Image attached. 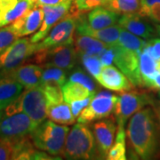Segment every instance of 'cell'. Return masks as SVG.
<instances>
[{"instance_id":"cell-31","label":"cell","mask_w":160,"mask_h":160,"mask_svg":"<svg viewBox=\"0 0 160 160\" xmlns=\"http://www.w3.org/2000/svg\"><path fill=\"white\" fill-rule=\"evenodd\" d=\"M81 62L86 70L95 79H97L102 69V64L98 55L79 54Z\"/></svg>"},{"instance_id":"cell-40","label":"cell","mask_w":160,"mask_h":160,"mask_svg":"<svg viewBox=\"0 0 160 160\" xmlns=\"http://www.w3.org/2000/svg\"><path fill=\"white\" fill-rule=\"evenodd\" d=\"M149 88H151L153 90H157V91H160V73L158 74L152 81L149 84Z\"/></svg>"},{"instance_id":"cell-43","label":"cell","mask_w":160,"mask_h":160,"mask_svg":"<svg viewBox=\"0 0 160 160\" xmlns=\"http://www.w3.org/2000/svg\"><path fill=\"white\" fill-rule=\"evenodd\" d=\"M28 1H29L30 3H32L33 5L36 6V4H37V1H38V0H28Z\"/></svg>"},{"instance_id":"cell-12","label":"cell","mask_w":160,"mask_h":160,"mask_svg":"<svg viewBox=\"0 0 160 160\" xmlns=\"http://www.w3.org/2000/svg\"><path fill=\"white\" fill-rule=\"evenodd\" d=\"M114 63L133 86H143L140 74L139 57L141 52L132 51L118 45L114 46Z\"/></svg>"},{"instance_id":"cell-24","label":"cell","mask_w":160,"mask_h":160,"mask_svg":"<svg viewBox=\"0 0 160 160\" xmlns=\"http://www.w3.org/2000/svg\"><path fill=\"white\" fill-rule=\"evenodd\" d=\"M34 6L35 5L28 0H18L16 6L12 8L11 10L6 12L0 11V28L10 25L18 18L22 16L27 12L32 9Z\"/></svg>"},{"instance_id":"cell-32","label":"cell","mask_w":160,"mask_h":160,"mask_svg":"<svg viewBox=\"0 0 160 160\" xmlns=\"http://www.w3.org/2000/svg\"><path fill=\"white\" fill-rule=\"evenodd\" d=\"M20 38L10 25L0 28V56Z\"/></svg>"},{"instance_id":"cell-17","label":"cell","mask_w":160,"mask_h":160,"mask_svg":"<svg viewBox=\"0 0 160 160\" xmlns=\"http://www.w3.org/2000/svg\"><path fill=\"white\" fill-rule=\"evenodd\" d=\"M96 80L103 87L111 91H129L133 87L132 83L126 78V75L112 65L102 66Z\"/></svg>"},{"instance_id":"cell-29","label":"cell","mask_w":160,"mask_h":160,"mask_svg":"<svg viewBox=\"0 0 160 160\" xmlns=\"http://www.w3.org/2000/svg\"><path fill=\"white\" fill-rule=\"evenodd\" d=\"M138 14L160 24V0H140Z\"/></svg>"},{"instance_id":"cell-3","label":"cell","mask_w":160,"mask_h":160,"mask_svg":"<svg viewBox=\"0 0 160 160\" xmlns=\"http://www.w3.org/2000/svg\"><path fill=\"white\" fill-rule=\"evenodd\" d=\"M69 129L67 126H59L51 120H45L30 133L35 147L52 156L62 155V150Z\"/></svg>"},{"instance_id":"cell-34","label":"cell","mask_w":160,"mask_h":160,"mask_svg":"<svg viewBox=\"0 0 160 160\" xmlns=\"http://www.w3.org/2000/svg\"><path fill=\"white\" fill-rule=\"evenodd\" d=\"M17 138H0V160L13 159Z\"/></svg>"},{"instance_id":"cell-23","label":"cell","mask_w":160,"mask_h":160,"mask_svg":"<svg viewBox=\"0 0 160 160\" xmlns=\"http://www.w3.org/2000/svg\"><path fill=\"white\" fill-rule=\"evenodd\" d=\"M47 118L56 124L65 125V126L73 125L76 121V118L72 113L69 104L65 102L48 106Z\"/></svg>"},{"instance_id":"cell-27","label":"cell","mask_w":160,"mask_h":160,"mask_svg":"<svg viewBox=\"0 0 160 160\" xmlns=\"http://www.w3.org/2000/svg\"><path fill=\"white\" fill-rule=\"evenodd\" d=\"M147 43V40L132 34L126 29H121L120 30L119 38L117 45L122 46L124 48L132 50V51L142 52L143 47Z\"/></svg>"},{"instance_id":"cell-1","label":"cell","mask_w":160,"mask_h":160,"mask_svg":"<svg viewBox=\"0 0 160 160\" xmlns=\"http://www.w3.org/2000/svg\"><path fill=\"white\" fill-rule=\"evenodd\" d=\"M158 123L152 108H143L131 117L126 137L132 150L142 159H149L159 145Z\"/></svg>"},{"instance_id":"cell-16","label":"cell","mask_w":160,"mask_h":160,"mask_svg":"<svg viewBox=\"0 0 160 160\" xmlns=\"http://www.w3.org/2000/svg\"><path fill=\"white\" fill-rule=\"evenodd\" d=\"M121 27L118 24L108 27L105 29H92L91 28L83 18V13L78 16V25L76 32L82 35H86L94 38L102 42L107 44L108 46H115L118 44L119 38Z\"/></svg>"},{"instance_id":"cell-20","label":"cell","mask_w":160,"mask_h":160,"mask_svg":"<svg viewBox=\"0 0 160 160\" xmlns=\"http://www.w3.org/2000/svg\"><path fill=\"white\" fill-rule=\"evenodd\" d=\"M119 17L118 13L104 6H100L92 9L88 12L86 15H84L83 13V18L86 22L92 29H105L118 24Z\"/></svg>"},{"instance_id":"cell-38","label":"cell","mask_w":160,"mask_h":160,"mask_svg":"<svg viewBox=\"0 0 160 160\" xmlns=\"http://www.w3.org/2000/svg\"><path fill=\"white\" fill-rule=\"evenodd\" d=\"M73 0H38L36 6H57L67 2H72Z\"/></svg>"},{"instance_id":"cell-15","label":"cell","mask_w":160,"mask_h":160,"mask_svg":"<svg viewBox=\"0 0 160 160\" xmlns=\"http://www.w3.org/2000/svg\"><path fill=\"white\" fill-rule=\"evenodd\" d=\"M44 19V9L42 6H35L22 16L10 24L19 38L34 34L39 29Z\"/></svg>"},{"instance_id":"cell-9","label":"cell","mask_w":160,"mask_h":160,"mask_svg":"<svg viewBox=\"0 0 160 160\" xmlns=\"http://www.w3.org/2000/svg\"><path fill=\"white\" fill-rule=\"evenodd\" d=\"M36 52V43H32L30 38H18L0 56V73L6 74L10 72L33 56Z\"/></svg>"},{"instance_id":"cell-25","label":"cell","mask_w":160,"mask_h":160,"mask_svg":"<svg viewBox=\"0 0 160 160\" xmlns=\"http://www.w3.org/2000/svg\"><path fill=\"white\" fill-rule=\"evenodd\" d=\"M116 140L109 149L107 159L126 160V132L125 126H117Z\"/></svg>"},{"instance_id":"cell-30","label":"cell","mask_w":160,"mask_h":160,"mask_svg":"<svg viewBox=\"0 0 160 160\" xmlns=\"http://www.w3.org/2000/svg\"><path fill=\"white\" fill-rule=\"evenodd\" d=\"M108 0H73L70 8V12L75 16L88 12L94 8L105 6Z\"/></svg>"},{"instance_id":"cell-11","label":"cell","mask_w":160,"mask_h":160,"mask_svg":"<svg viewBox=\"0 0 160 160\" xmlns=\"http://www.w3.org/2000/svg\"><path fill=\"white\" fill-rule=\"evenodd\" d=\"M95 92V83L90 76L83 72L81 69L74 71L62 86L63 99L67 103L93 96Z\"/></svg>"},{"instance_id":"cell-35","label":"cell","mask_w":160,"mask_h":160,"mask_svg":"<svg viewBox=\"0 0 160 160\" xmlns=\"http://www.w3.org/2000/svg\"><path fill=\"white\" fill-rule=\"evenodd\" d=\"M143 48L149 52L156 60L160 61V38L148 40Z\"/></svg>"},{"instance_id":"cell-7","label":"cell","mask_w":160,"mask_h":160,"mask_svg":"<svg viewBox=\"0 0 160 160\" xmlns=\"http://www.w3.org/2000/svg\"><path fill=\"white\" fill-rule=\"evenodd\" d=\"M154 100L145 92H121L114 109L118 126H125L126 121L145 106L152 105Z\"/></svg>"},{"instance_id":"cell-36","label":"cell","mask_w":160,"mask_h":160,"mask_svg":"<svg viewBox=\"0 0 160 160\" xmlns=\"http://www.w3.org/2000/svg\"><path fill=\"white\" fill-rule=\"evenodd\" d=\"M92 97V96H89V97H86L85 99L74 101V102H71L69 103V105H70V108H71L72 113L75 116V118H78L81 114V112L84 110V109H86V107L88 106Z\"/></svg>"},{"instance_id":"cell-42","label":"cell","mask_w":160,"mask_h":160,"mask_svg":"<svg viewBox=\"0 0 160 160\" xmlns=\"http://www.w3.org/2000/svg\"><path fill=\"white\" fill-rule=\"evenodd\" d=\"M155 29H156V32H157V34L160 37V24H157L156 26H155Z\"/></svg>"},{"instance_id":"cell-19","label":"cell","mask_w":160,"mask_h":160,"mask_svg":"<svg viewBox=\"0 0 160 160\" xmlns=\"http://www.w3.org/2000/svg\"><path fill=\"white\" fill-rule=\"evenodd\" d=\"M6 74L17 80L24 89H29L41 85L43 69L37 64H22Z\"/></svg>"},{"instance_id":"cell-5","label":"cell","mask_w":160,"mask_h":160,"mask_svg":"<svg viewBox=\"0 0 160 160\" xmlns=\"http://www.w3.org/2000/svg\"><path fill=\"white\" fill-rule=\"evenodd\" d=\"M78 52L73 44L54 46L37 51L33 54L34 61L42 67H57L70 70L75 67Z\"/></svg>"},{"instance_id":"cell-39","label":"cell","mask_w":160,"mask_h":160,"mask_svg":"<svg viewBox=\"0 0 160 160\" xmlns=\"http://www.w3.org/2000/svg\"><path fill=\"white\" fill-rule=\"evenodd\" d=\"M18 0H0V11H9L16 6Z\"/></svg>"},{"instance_id":"cell-37","label":"cell","mask_w":160,"mask_h":160,"mask_svg":"<svg viewBox=\"0 0 160 160\" xmlns=\"http://www.w3.org/2000/svg\"><path fill=\"white\" fill-rule=\"evenodd\" d=\"M114 46H108L104 51L99 55L100 61L102 66H109L114 62Z\"/></svg>"},{"instance_id":"cell-8","label":"cell","mask_w":160,"mask_h":160,"mask_svg":"<svg viewBox=\"0 0 160 160\" xmlns=\"http://www.w3.org/2000/svg\"><path fill=\"white\" fill-rule=\"evenodd\" d=\"M78 25V16L70 12L58 22L43 40L36 43L37 51L54 46L73 44L74 35Z\"/></svg>"},{"instance_id":"cell-41","label":"cell","mask_w":160,"mask_h":160,"mask_svg":"<svg viewBox=\"0 0 160 160\" xmlns=\"http://www.w3.org/2000/svg\"><path fill=\"white\" fill-rule=\"evenodd\" d=\"M152 109L154 111L155 116H156V118H157V121L158 123V125L160 126V102H157V101H154L152 105Z\"/></svg>"},{"instance_id":"cell-28","label":"cell","mask_w":160,"mask_h":160,"mask_svg":"<svg viewBox=\"0 0 160 160\" xmlns=\"http://www.w3.org/2000/svg\"><path fill=\"white\" fill-rule=\"evenodd\" d=\"M66 82V70L57 67H46L43 70L41 86L57 85L62 86Z\"/></svg>"},{"instance_id":"cell-22","label":"cell","mask_w":160,"mask_h":160,"mask_svg":"<svg viewBox=\"0 0 160 160\" xmlns=\"http://www.w3.org/2000/svg\"><path fill=\"white\" fill-rule=\"evenodd\" d=\"M74 46L79 54L100 55L108 46L107 44L86 35L75 33Z\"/></svg>"},{"instance_id":"cell-4","label":"cell","mask_w":160,"mask_h":160,"mask_svg":"<svg viewBox=\"0 0 160 160\" xmlns=\"http://www.w3.org/2000/svg\"><path fill=\"white\" fill-rule=\"evenodd\" d=\"M37 127L29 116L19 110L14 102L0 110V138H17L30 134Z\"/></svg>"},{"instance_id":"cell-2","label":"cell","mask_w":160,"mask_h":160,"mask_svg":"<svg viewBox=\"0 0 160 160\" xmlns=\"http://www.w3.org/2000/svg\"><path fill=\"white\" fill-rule=\"evenodd\" d=\"M62 156L67 159L74 160L99 158L93 133L86 124L78 122L69 131L63 147Z\"/></svg>"},{"instance_id":"cell-33","label":"cell","mask_w":160,"mask_h":160,"mask_svg":"<svg viewBox=\"0 0 160 160\" xmlns=\"http://www.w3.org/2000/svg\"><path fill=\"white\" fill-rule=\"evenodd\" d=\"M47 102V107L64 102L62 86L57 85H46L42 86Z\"/></svg>"},{"instance_id":"cell-21","label":"cell","mask_w":160,"mask_h":160,"mask_svg":"<svg viewBox=\"0 0 160 160\" xmlns=\"http://www.w3.org/2000/svg\"><path fill=\"white\" fill-rule=\"evenodd\" d=\"M24 87L7 74H0V110L13 102L23 92Z\"/></svg>"},{"instance_id":"cell-44","label":"cell","mask_w":160,"mask_h":160,"mask_svg":"<svg viewBox=\"0 0 160 160\" xmlns=\"http://www.w3.org/2000/svg\"><path fill=\"white\" fill-rule=\"evenodd\" d=\"M158 96H159V98H160V91H159V92H158Z\"/></svg>"},{"instance_id":"cell-26","label":"cell","mask_w":160,"mask_h":160,"mask_svg":"<svg viewBox=\"0 0 160 160\" xmlns=\"http://www.w3.org/2000/svg\"><path fill=\"white\" fill-rule=\"evenodd\" d=\"M104 7L121 15L138 13L140 0H108Z\"/></svg>"},{"instance_id":"cell-13","label":"cell","mask_w":160,"mask_h":160,"mask_svg":"<svg viewBox=\"0 0 160 160\" xmlns=\"http://www.w3.org/2000/svg\"><path fill=\"white\" fill-rule=\"evenodd\" d=\"M95 145L100 158H107L109 149L115 141L117 130L116 121L113 118H105L94 123L92 126Z\"/></svg>"},{"instance_id":"cell-10","label":"cell","mask_w":160,"mask_h":160,"mask_svg":"<svg viewBox=\"0 0 160 160\" xmlns=\"http://www.w3.org/2000/svg\"><path fill=\"white\" fill-rule=\"evenodd\" d=\"M118 96L110 92L102 91L94 94L86 109L78 117V121L88 124L92 121L102 119L109 117L114 111Z\"/></svg>"},{"instance_id":"cell-14","label":"cell","mask_w":160,"mask_h":160,"mask_svg":"<svg viewBox=\"0 0 160 160\" xmlns=\"http://www.w3.org/2000/svg\"><path fill=\"white\" fill-rule=\"evenodd\" d=\"M71 5L72 2H67L57 6H42L44 9V19L39 29L29 38L30 41L32 43H38L44 39L53 26L69 13Z\"/></svg>"},{"instance_id":"cell-18","label":"cell","mask_w":160,"mask_h":160,"mask_svg":"<svg viewBox=\"0 0 160 160\" xmlns=\"http://www.w3.org/2000/svg\"><path fill=\"white\" fill-rule=\"evenodd\" d=\"M118 24L122 29H126L138 37L149 39L157 34L155 27H152L149 22L143 20V17L138 13L123 14L118 19Z\"/></svg>"},{"instance_id":"cell-6","label":"cell","mask_w":160,"mask_h":160,"mask_svg":"<svg viewBox=\"0 0 160 160\" xmlns=\"http://www.w3.org/2000/svg\"><path fill=\"white\" fill-rule=\"evenodd\" d=\"M13 102L37 126L47 118V102L41 86L25 89Z\"/></svg>"}]
</instances>
